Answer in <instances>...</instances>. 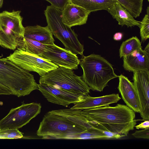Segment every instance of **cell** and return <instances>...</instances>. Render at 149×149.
<instances>
[{"instance_id": "obj_28", "label": "cell", "mask_w": 149, "mask_h": 149, "mask_svg": "<svg viewBox=\"0 0 149 149\" xmlns=\"http://www.w3.org/2000/svg\"><path fill=\"white\" fill-rule=\"evenodd\" d=\"M0 95H13L12 91L8 88L0 83Z\"/></svg>"}, {"instance_id": "obj_16", "label": "cell", "mask_w": 149, "mask_h": 149, "mask_svg": "<svg viewBox=\"0 0 149 149\" xmlns=\"http://www.w3.org/2000/svg\"><path fill=\"white\" fill-rule=\"evenodd\" d=\"M121 99L118 94H112L98 97H92L89 95L82 101L71 108L81 110L109 105L117 102Z\"/></svg>"}, {"instance_id": "obj_32", "label": "cell", "mask_w": 149, "mask_h": 149, "mask_svg": "<svg viewBox=\"0 0 149 149\" xmlns=\"http://www.w3.org/2000/svg\"><path fill=\"white\" fill-rule=\"evenodd\" d=\"M149 2V0H147Z\"/></svg>"}, {"instance_id": "obj_5", "label": "cell", "mask_w": 149, "mask_h": 149, "mask_svg": "<svg viewBox=\"0 0 149 149\" xmlns=\"http://www.w3.org/2000/svg\"><path fill=\"white\" fill-rule=\"evenodd\" d=\"M47 26L52 34L60 41L65 49L73 54L83 55L84 46L79 41L77 35L62 20V10L52 6L44 10Z\"/></svg>"}, {"instance_id": "obj_1", "label": "cell", "mask_w": 149, "mask_h": 149, "mask_svg": "<svg viewBox=\"0 0 149 149\" xmlns=\"http://www.w3.org/2000/svg\"><path fill=\"white\" fill-rule=\"evenodd\" d=\"M81 113L93 127L123 137L134 130L137 124L135 112L120 104L84 110Z\"/></svg>"}, {"instance_id": "obj_14", "label": "cell", "mask_w": 149, "mask_h": 149, "mask_svg": "<svg viewBox=\"0 0 149 149\" xmlns=\"http://www.w3.org/2000/svg\"><path fill=\"white\" fill-rule=\"evenodd\" d=\"M118 77L119 83L118 89L123 100L126 105L134 112L139 113L141 109L140 102L133 83L122 74Z\"/></svg>"}, {"instance_id": "obj_9", "label": "cell", "mask_w": 149, "mask_h": 149, "mask_svg": "<svg viewBox=\"0 0 149 149\" xmlns=\"http://www.w3.org/2000/svg\"><path fill=\"white\" fill-rule=\"evenodd\" d=\"M7 57L22 68L36 72L40 77L59 67L49 60L18 49Z\"/></svg>"}, {"instance_id": "obj_19", "label": "cell", "mask_w": 149, "mask_h": 149, "mask_svg": "<svg viewBox=\"0 0 149 149\" xmlns=\"http://www.w3.org/2000/svg\"><path fill=\"white\" fill-rule=\"evenodd\" d=\"M81 110L72 109H62L52 110L49 111L66 118L68 120L86 129L93 126L90 124L81 113Z\"/></svg>"}, {"instance_id": "obj_26", "label": "cell", "mask_w": 149, "mask_h": 149, "mask_svg": "<svg viewBox=\"0 0 149 149\" xmlns=\"http://www.w3.org/2000/svg\"><path fill=\"white\" fill-rule=\"evenodd\" d=\"M49 2L51 5L62 10L71 0H45Z\"/></svg>"}, {"instance_id": "obj_6", "label": "cell", "mask_w": 149, "mask_h": 149, "mask_svg": "<svg viewBox=\"0 0 149 149\" xmlns=\"http://www.w3.org/2000/svg\"><path fill=\"white\" fill-rule=\"evenodd\" d=\"M20 10L4 11L0 13V45L15 50L24 41L25 27Z\"/></svg>"}, {"instance_id": "obj_3", "label": "cell", "mask_w": 149, "mask_h": 149, "mask_svg": "<svg viewBox=\"0 0 149 149\" xmlns=\"http://www.w3.org/2000/svg\"><path fill=\"white\" fill-rule=\"evenodd\" d=\"M80 60L83 72L82 79L93 91H102L109 81L118 77L111 64L100 55L83 56Z\"/></svg>"}, {"instance_id": "obj_2", "label": "cell", "mask_w": 149, "mask_h": 149, "mask_svg": "<svg viewBox=\"0 0 149 149\" xmlns=\"http://www.w3.org/2000/svg\"><path fill=\"white\" fill-rule=\"evenodd\" d=\"M0 83L18 97L27 95L38 90L33 76L7 57L0 58Z\"/></svg>"}, {"instance_id": "obj_11", "label": "cell", "mask_w": 149, "mask_h": 149, "mask_svg": "<svg viewBox=\"0 0 149 149\" xmlns=\"http://www.w3.org/2000/svg\"><path fill=\"white\" fill-rule=\"evenodd\" d=\"M38 90L47 100L51 103L67 107L82 101L87 95L75 93L46 84H38Z\"/></svg>"}, {"instance_id": "obj_27", "label": "cell", "mask_w": 149, "mask_h": 149, "mask_svg": "<svg viewBox=\"0 0 149 149\" xmlns=\"http://www.w3.org/2000/svg\"><path fill=\"white\" fill-rule=\"evenodd\" d=\"M134 137L138 138L149 139V128L140 130H136L132 134Z\"/></svg>"}, {"instance_id": "obj_4", "label": "cell", "mask_w": 149, "mask_h": 149, "mask_svg": "<svg viewBox=\"0 0 149 149\" xmlns=\"http://www.w3.org/2000/svg\"><path fill=\"white\" fill-rule=\"evenodd\" d=\"M87 129L64 116L49 111L44 115L36 134L43 139H73L75 135Z\"/></svg>"}, {"instance_id": "obj_24", "label": "cell", "mask_w": 149, "mask_h": 149, "mask_svg": "<svg viewBox=\"0 0 149 149\" xmlns=\"http://www.w3.org/2000/svg\"><path fill=\"white\" fill-rule=\"evenodd\" d=\"M147 14H146L140 22L139 27L140 35L142 42H144L149 38V7L146 9Z\"/></svg>"}, {"instance_id": "obj_8", "label": "cell", "mask_w": 149, "mask_h": 149, "mask_svg": "<svg viewBox=\"0 0 149 149\" xmlns=\"http://www.w3.org/2000/svg\"><path fill=\"white\" fill-rule=\"evenodd\" d=\"M41 106L40 103L25 104L11 109L9 113L0 120V129L21 128L39 114Z\"/></svg>"}, {"instance_id": "obj_13", "label": "cell", "mask_w": 149, "mask_h": 149, "mask_svg": "<svg viewBox=\"0 0 149 149\" xmlns=\"http://www.w3.org/2000/svg\"><path fill=\"white\" fill-rule=\"evenodd\" d=\"M149 43L123 57V67L129 72L149 71Z\"/></svg>"}, {"instance_id": "obj_29", "label": "cell", "mask_w": 149, "mask_h": 149, "mask_svg": "<svg viewBox=\"0 0 149 149\" xmlns=\"http://www.w3.org/2000/svg\"><path fill=\"white\" fill-rule=\"evenodd\" d=\"M134 127L137 129H145L149 128V120H145L138 125H135Z\"/></svg>"}, {"instance_id": "obj_30", "label": "cell", "mask_w": 149, "mask_h": 149, "mask_svg": "<svg viewBox=\"0 0 149 149\" xmlns=\"http://www.w3.org/2000/svg\"><path fill=\"white\" fill-rule=\"evenodd\" d=\"M123 36V34L120 32L115 33L113 36V39L115 40L119 41L121 40Z\"/></svg>"}, {"instance_id": "obj_22", "label": "cell", "mask_w": 149, "mask_h": 149, "mask_svg": "<svg viewBox=\"0 0 149 149\" xmlns=\"http://www.w3.org/2000/svg\"><path fill=\"white\" fill-rule=\"evenodd\" d=\"M46 46V45L31 39L24 38L23 44L17 49L39 56L45 50Z\"/></svg>"}, {"instance_id": "obj_23", "label": "cell", "mask_w": 149, "mask_h": 149, "mask_svg": "<svg viewBox=\"0 0 149 149\" xmlns=\"http://www.w3.org/2000/svg\"><path fill=\"white\" fill-rule=\"evenodd\" d=\"M143 0H117L133 17H139L141 13Z\"/></svg>"}, {"instance_id": "obj_7", "label": "cell", "mask_w": 149, "mask_h": 149, "mask_svg": "<svg viewBox=\"0 0 149 149\" xmlns=\"http://www.w3.org/2000/svg\"><path fill=\"white\" fill-rule=\"evenodd\" d=\"M81 77L71 69L60 67L40 77L39 83L75 93L87 95L91 88Z\"/></svg>"}, {"instance_id": "obj_20", "label": "cell", "mask_w": 149, "mask_h": 149, "mask_svg": "<svg viewBox=\"0 0 149 149\" xmlns=\"http://www.w3.org/2000/svg\"><path fill=\"white\" fill-rule=\"evenodd\" d=\"M70 2L84 8L90 13L101 10H107L116 1L114 0H71Z\"/></svg>"}, {"instance_id": "obj_21", "label": "cell", "mask_w": 149, "mask_h": 149, "mask_svg": "<svg viewBox=\"0 0 149 149\" xmlns=\"http://www.w3.org/2000/svg\"><path fill=\"white\" fill-rule=\"evenodd\" d=\"M141 48V43L136 36H133L123 42L119 50L120 58L127 56Z\"/></svg>"}, {"instance_id": "obj_17", "label": "cell", "mask_w": 149, "mask_h": 149, "mask_svg": "<svg viewBox=\"0 0 149 149\" xmlns=\"http://www.w3.org/2000/svg\"><path fill=\"white\" fill-rule=\"evenodd\" d=\"M24 37L46 45L52 44L55 41L52 33L47 26H26L25 27Z\"/></svg>"}, {"instance_id": "obj_15", "label": "cell", "mask_w": 149, "mask_h": 149, "mask_svg": "<svg viewBox=\"0 0 149 149\" xmlns=\"http://www.w3.org/2000/svg\"><path fill=\"white\" fill-rule=\"evenodd\" d=\"M90 13L84 8L70 2L62 10V20L70 27L86 23Z\"/></svg>"}, {"instance_id": "obj_10", "label": "cell", "mask_w": 149, "mask_h": 149, "mask_svg": "<svg viewBox=\"0 0 149 149\" xmlns=\"http://www.w3.org/2000/svg\"><path fill=\"white\" fill-rule=\"evenodd\" d=\"M39 56L49 60L58 66L72 70L77 69L80 61L76 55L54 43L46 45L45 50Z\"/></svg>"}, {"instance_id": "obj_18", "label": "cell", "mask_w": 149, "mask_h": 149, "mask_svg": "<svg viewBox=\"0 0 149 149\" xmlns=\"http://www.w3.org/2000/svg\"><path fill=\"white\" fill-rule=\"evenodd\" d=\"M112 17L122 26L125 25L127 27L135 26H139L140 22L135 19L131 14L118 2L111 5L107 10Z\"/></svg>"}, {"instance_id": "obj_25", "label": "cell", "mask_w": 149, "mask_h": 149, "mask_svg": "<svg viewBox=\"0 0 149 149\" xmlns=\"http://www.w3.org/2000/svg\"><path fill=\"white\" fill-rule=\"evenodd\" d=\"M22 133L17 129H0V139H14L22 138Z\"/></svg>"}, {"instance_id": "obj_12", "label": "cell", "mask_w": 149, "mask_h": 149, "mask_svg": "<svg viewBox=\"0 0 149 149\" xmlns=\"http://www.w3.org/2000/svg\"><path fill=\"white\" fill-rule=\"evenodd\" d=\"M133 78L140 102L142 120H149V71L134 72Z\"/></svg>"}, {"instance_id": "obj_31", "label": "cell", "mask_w": 149, "mask_h": 149, "mask_svg": "<svg viewBox=\"0 0 149 149\" xmlns=\"http://www.w3.org/2000/svg\"><path fill=\"white\" fill-rule=\"evenodd\" d=\"M3 0H0V8L1 7L3 4Z\"/></svg>"}]
</instances>
